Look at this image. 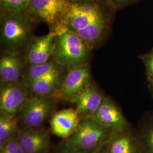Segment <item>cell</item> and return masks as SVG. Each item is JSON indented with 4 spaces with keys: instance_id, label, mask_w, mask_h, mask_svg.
<instances>
[{
    "instance_id": "obj_1",
    "label": "cell",
    "mask_w": 153,
    "mask_h": 153,
    "mask_svg": "<svg viewBox=\"0 0 153 153\" xmlns=\"http://www.w3.org/2000/svg\"><path fill=\"white\" fill-rule=\"evenodd\" d=\"M116 11L107 0H69L61 25L79 35L92 50L107 38Z\"/></svg>"
},
{
    "instance_id": "obj_21",
    "label": "cell",
    "mask_w": 153,
    "mask_h": 153,
    "mask_svg": "<svg viewBox=\"0 0 153 153\" xmlns=\"http://www.w3.org/2000/svg\"><path fill=\"white\" fill-rule=\"evenodd\" d=\"M0 153H25L17 138H13L0 146Z\"/></svg>"
},
{
    "instance_id": "obj_5",
    "label": "cell",
    "mask_w": 153,
    "mask_h": 153,
    "mask_svg": "<svg viewBox=\"0 0 153 153\" xmlns=\"http://www.w3.org/2000/svg\"><path fill=\"white\" fill-rule=\"evenodd\" d=\"M69 0H30L26 13L35 23H44L54 31L61 24Z\"/></svg>"
},
{
    "instance_id": "obj_8",
    "label": "cell",
    "mask_w": 153,
    "mask_h": 153,
    "mask_svg": "<svg viewBox=\"0 0 153 153\" xmlns=\"http://www.w3.org/2000/svg\"><path fill=\"white\" fill-rule=\"evenodd\" d=\"M29 97L27 86L23 81L1 83V114L17 115L21 111Z\"/></svg>"
},
{
    "instance_id": "obj_17",
    "label": "cell",
    "mask_w": 153,
    "mask_h": 153,
    "mask_svg": "<svg viewBox=\"0 0 153 153\" xmlns=\"http://www.w3.org/2000/svg\"><path fill=\"white\" fill-rule=\"evenodd\" d=\"M64 68L59 65L52 58L47 62L34 65L29 66L25 71L23 81L27 85L44 76L49 74L61 72Z\"/></svg>"
},
{
    "instance_id": "obj_11",
    "label": "cell",
    "mask_w": 153,
    "mask_h": 153,
    "mask_svg": "<svg viewBox=\"0 0 153 153\" xmlns=\"http://www.w3.org/2000/svg\"><path fill=\"white\" fill-rule=\"evenodd\" d=\"M81 119L76 108L57 111L50 119L51 131L57 137L67 140L76 131Z\"/></svg>"
},
{
    "instance_id": "obj_12",
    "label": "cell",
    "mask_w": 153,
    "mask_h": 153,
    "mask_svg": "<svg viewBox=\"0 0 153 153\" xmlns=\"http://www.w3.org/2000/svg\"><path fill=\"white\" fill-rule=\"evenodd\" d=\"M17 139L25 153H45L50 144L49 131L25 127L18 133Z\"/></svg>"
},
{
    "instance_id": "obj_15",
    "label": "cell",
    "mask_w": 153,
    "mask_h": 153,
    "mask_svg": "<svg viewBox=\"0 0 153 153\" xmlns=\"http://www.w3.org/2000/svg\"><path fill=\"white\" fill-rule=\"evenodd\" d=\"M107 148L110 153H142L138 135L131 133L130 129L114 133Z\"/></svg>"
},
{
    "instance_id": "obj_13",
    "label": "cell",
    "mask_w": 153,
    "mask_h": 153,
    "mask_svg": "<svg viewBox=\"0 0 153 153\" xmlns=\"http://www.w3.org/2000/svg\"><path fill=\"white\" fill-rule=\"evenodd\" d=\"M105 95L98 86L91 82L71 102L81 117L91 116L95 114L104 100Z\"/></svg>"
},
{
    "instance_id": "obj_6",
    "label": "cell",
    "mask_w": 153,
    "mask_h": 153,
    "mask_svg": "<svg viewBox=\"0 0 153 153\" xmlns=\"http://www.w3.org/2000/svg\"><path fill=\"white\" fill-rule=\"evenodd\" d=\"M55 99L51 97L31 95L22 108L20 120L25 127L39 128L53 114Z\"/></svg>"
},
{
    "instance_id": "obj_4",
    "label": "cell",
    "mask_w": 153,
    "mask_h": 153,
    "mask_svg": "<svg viewBox=\"0 0 153 153\" xmlns=\"http://www.w3.org/2000/svg\"><path fill=\"white\" fill-rule=\"evenodd\" d=\"M113 134L93 116L85 117L63 145L74 150L94 153L107 145Z\"/></svg>"
},
{
    "instance_id": "obj_23",
    "label": "cell",
    "mask_w": 153,
    "mask_h": 153,
    "mask_svg": "<svg viewBox=\"0 0 153 153\" xmlns=\"http://www.w3.org/2000/svg\"><path fill=\"white\" fill-rule=\"evenodd\" d=\"M109 4L117 10L133 4L136 0H107Z\"/></svg>"
},
{
    "instance_id": "obj_2",
    "label": "cell",
    "mask_w": 153,
    "mask_h": 153,
    "mask_svg": "<svg viewBox=\"0 0 153 153\" xmlns=\"http://www.w3.org/2000/svg\"><path fill=\"white\" fill-rule=\"evenodd\" d=\"M35 22L26 11L6 13L1 11V48L4 52L21 53L33 38Z\"/></svg>"
},
{
    "instance_id": "obj_24",
    "label": "cell",
    "mask_w": 153,
    "mask_h": 153,
    "mask_svg": "<svg viewBox=\"0 0 153 153\" xmlns=\"http://www.w3.org/2000/svg\"><path fill=\"white\" fill-rule=\"evenodd\" d=\"M59 153H89L82 151H79V150H74L71 148H68L65 145H62L61 148L60 149Z\"/></svg>"
},
{
    "instance_id": "obj_22",
    "label": "cell",
    "mask_w": 153,
    "mask_h": 153,
    "mask_svg": "<svg viewBox=\"0 0 153 153\" xmlns=\"http://www.w3.org/2000/svg\"><path fill=\"white\" fill-rule=\"evenodd\" d=\"M145 68L146 76L148 81L153 79V48L149 52L139 56Z\"/></svg>"
},
{
    "instance_id": "obj_26",
    "label": "cell",
    "mask_w": 153,
    "mask_h": 153,
    "mask_svg": "<svg viewBox=\"0 0 153 153\" xmlns=\"http://www.w3.org/2000/svg\"><path fill=\"white\" fill-rule=\"evenodd\" d=\"M103 149L94 153H110L109 152V151H108V150L107 149V148H106L105 149Z\"/></svg>"
},
{
    "instance_id": "obj_16",
    "label": "cell",
    "mask_w": 153,
    "mask_h": 153,
    "mask_svg": "<svg viewBox=\"0 0 153 153\" xmlns=\"http://www.w3.org/2000/svg\"><path fill=\"white\" fill-rule=\"evenodd\" d=\"M63 77L62 71L44 76L27 85L31 95L52 97L60 87Z\"/></svg>"
},
{
    "instance_id": "obj_19",
    "label": "cell",
    "mask_w": 153,
    "mask_h": 153,
    "mask_svg": "<svg viewBox=\"0 0 153 153\" xmlns=\"http://www.w3.org/2000/svg\"><path fill=\"white\" fill-rule=\"evenodd\" d=\"M142 153H153V116L147 117L142 124L138 135Z\"/></svg>"
},
{
    "instance_id": "obj_18",
    "label": "cell",
    "mask_w": 153,
    "mask_h": 153,
    "mask_svg": "<svg viewBox=\"0 0 153 153\" xmlns=\"http://www.w3.org/2000/svg\"><path fill=\"white\" fill-rule=\"evenodd\" d=\"M20 118L17 115L1 114L0 115V146L13 138L19 131Z\"/></svg>"
},
{
    "instance_id": "obj_14",
    "label": "cell",
    "mask_w": 153,
    "mask_h": 153,
    "mask_svg": "<svg viewBox=\"0 0 153 153\" xmlns=\"http://www.w3.org/2000/svg\"><path fill=\"white\" fill-rule=\"evenodd\" d=\"M25 63L24 56L21 53L5 52L0 59L1 83L23 81L26 71Z\"/></svg>"
},
{
    "instance_id": "obj_9",
    "label": "cell",
    "mask_w": 153,
    "mask_h": 153,
    "mask_svg": "<svg viewBox=\"0 0 153 153\" xmlns=\"http://www.w3.org/2000/svg\"><path fill=\"white\" fill-rule=\"evenodd\" d=\"M93 116L113 133L126 131L131 127L120 107L112 99L106 95Z\"/></svg>"
},
{
    "instance_id": "obj_25",
    "label": "cell",
    "mask_w": 153,
    "mask_h": 153,
    "mask_svg": "<svg viewBox=\"0 0 153 153\" xmlns=\"http://www.w3.org/2000/svg\"><path fill=\"white\" fill-rule=\"evenodd\" d=\"M148 82H149V90H150V91H151V93L153 94V79L150 80V81H149Z\"/></svg>"
},
{
    "instance_id": "obj_10",
    "label": "cell",
    "mask_w": 153,
    "mask_h": 153,
    "mask_svg": "<svg viewBox=\"0 0 153 153\" xmlns=\"http://www.w3.org/2000/svg\"><path fill=\"white\" fill-rule=\"evenodd\" d=\"M56 33L50 31L41 36H33L25 51L24 57L29 66L45 63L52 57Z\"/></svg>"
},
{
    "instance_id": "obj_20",
    "label": "cell",
    "mask_w": 153,
    "mask_h": 153,
    "mask_svg": "<svg viewBox=\"0 0 153 153\" xmlns=\"http://www.w3.org/2000/svg\"><path fill=\"white\" fill-rule=\"evenodd\" d=\"M30 0H0V10L6 13L26 11Z\"/></svg>"
},
{
    "instance_id": "obj_7",
    "label": "cell",
    "mask_w": 153,
    "mask_h": 153,
    "mask_svg": "<svg viewBox=\"0 0 153 153\" xmlns=\"http://www.w3.org/2000/svg\"><path fill=\"white\" fill-rule=\"evenodd\" d=\"M91 82L90 69L87 62L70 68L63 76L60 87L52 98L72 102Z\"/></svg>"
},
{
    "instance_id": "obj_3",
    "label": "cell",
    "mask_w": 153,
    "mask_h": 153,
    "mask_svg": "<svg viewBox=\"0 0 153 153\" xmlns=\"http://www.w3.org/2000/svg\"><path fill=\"white\" fill-rule=\"evenodd\" d=\"M54 31L56 39L52 58L59 65L69 69L86 62L91 49L79 35L61 25Z\"/></svg>"
}]
</instances>
